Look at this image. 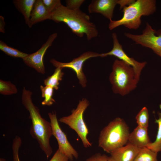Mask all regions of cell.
I'll return each instance as SVG.
<instances>
[{
	"label": "cell",
	"mask_w": 161,
	"mask_h": 161,
	"mask_svg": "<svg viewBox=\"0 0 161 161\" xmlns=\"http://www.w3.org/2000/svg\"><path fill=\"white\" fill-rule=\"evenodd\" d=\"M50 20L57 23H65L73 33L79 37L85 35L88 40L98 35L95 25L80 9L71 10L62 4L52 13Z\"/></svg>",
	"instance_id": "2"
},
{
	"label": "cell",
	"mask_w": 161,
	"mask_h": 161,
	"mask_svg": "<svg viewBox=\"0 0 161 161\" xmlns=\"http://www.w3.org/2000/svg\"><path fill=\"white\" fill-rule=\"evenodd\" d=\"M0 49L7 55L14 58L23 59L28 54L9 46L2 41H0Z\"/></svg>",
	"instance_id": "21"
},
{
	"label": "cell",
	"mask_w": 161,
	"mask_h": 161,
	"mask_svg": "<svg viewBox=\"0 0 161 161\" xmlns=\"http://www.w3.org/2000/svg\"><path fill=\"white\" fill-rule=\"evenodd\" d=\"M108 161H115L111 156L109 157Z\"/></svg>",
	"instance_id": "31"
},
{
	"label": "cell",
	"mask_w": 161,
	"mask_h": 161,
	"mask_svg": "<svg viewBox=\"0 0 161 161\" xmlns=\"http://www.w3.org/2000/svg\"><path fill=\"white\" fill-rule=\"evenodd\" d=\"M155 0H137L123 8L122 18L117 20L110 21V30L121 25L129 29H136L140 25L141 17L153 14L156 9Z\"/></svg>",
	"instance_id": "3"
},
{
	"label": "cell",
	"mask_w": 161,
	"mask_h": 161,
	"mask_svg": "<svg viewBox=\"0 0 161 161\" xmlns=\"http://www.w3.org/2000/svg\"><path fill=\"white\" fill-rule=\"evenodd\" d=\"M35 1V0H15L13 1L15 6L23 16L25 23L28 26Z\"/></svg>",
	"instance_id": "16"
},
{
	"label": "cell",
	"mask_w": 161,
	"mask_h": 161,
	"mask_svg": "<svg viewBox=\"0 0 161 161\" xmlns=\"http://www.w3.org/2000/svg\"><path fill=\"white\" fill-rule=\"evenodd\" d=\"M128 143L140 148L147 147L151 143L148 135V128L138 126L130 133Z\"/></svg>",
	"instance_id": "14"
},
{
	"label": "cell",
	"mask_w": 161,
	"mask_h": 161,
	"mask_svg": "<svg viewBox=\"0 0 161 161\" xmlns=\"http://www.w3.org/2000/svg\"><path fill=\"white\" fill-rule=\"evenodd\" d=\"M41 91V96L44 98V100L41 102L42 105L50 106L52 105L55 100L52 97L54 89L51 87L42 85L40 86Z\"/></svg>",
	"instance_id": "20"
},
{
	"label": "cell",
	"mask_w": 161,
	"mask_h": 161,
	"mask_svg": "<svg viewBox=\"0 0 161 161\" xmlns=\"http://www.w3.org/2000/svg\"><path fill=\"white\" fill-rule=\"evenodd\" d=\"M52 128V135L56 138L58 144V149L70 160L77 159L78 154L68 140L66 136L60 127L55 112L48 113Z\"/></svg>",
	"instance_id": "8"
},
{
	"label": "cell",
	"mask_w": 161,
	"mask_h": 161,
	"mask_svg": "<svg viewBox=\"0 0 161 161\" xmlns=\"http://www.w3.org/2000/svg\"><path fill=\"white\" fill-rule=\"evenodd\" d=\"M52 14L47 9L42 0H35L32 11L29 27L34 24L47 19H51Z\"/></svg>",
	"instance_id": "15"
},
{
	"label": "cell",
	"mask_w": 161,
	"mask_h": 161,
	"mask_svg": "<svg viewBox=\"0 0 161 161\" xmlns=\"http://www.w3.org/2000/svg\"><path fill=\"white\" fill-rule=\"evenodd\" d=\"M32 92L24 87L21 96L22 102L29 112L31 121L30 134L37 141L41 149L48 159L52 153L50 143V138L52 135L50 123L41 117L39 109L32 102Z\"/></svg>",
	"instance_id": "1"
},
{
	"label": "cell",
	"mask_w": 161,
	"mask_h": 161,
	"mask_svg": "<svg viewBox=\"0 0 161 161\" xmlns=\"http://www.w3.org/2000/svg\"><path fill=\"white\" fill-rule=\"evenodd\" d=\"M47 10L51 14L62 4L60 0H42Z\"/></svg>",
	"instance_id": "25"
},
{
	"label": "cell",
	"mask_w": 161,
	"mask_h": 161,
	"mask_svg": "<svg viewBox=\"0 0 161 161\" xmlns=\"http://www.w3.org/2000/svg\"><path fill=\"white\" fill-rule=\"evenodd\" d=\"M98 57H100V54L92 51H87L69 62H60L54 59H51L50 62L56 68L60 67L62 69L67 68L73 70L76 74L80 83L83 87L84 88L86 86L87 80L83 70V64L90 58Z\"/></svg>",
	"instance_id": "9"
},
{
	"label": "cell",
	"mask_w": 161,
	"mask_h": 161,
	"mask_svg": "<svg viewBox=\"0 0 161 161\" xmlns=\"http://www.w3.org/2000/svg\"><path fill=\"white\" fill-rule=\"evenodd\" d=\"M62 69L60 67L56 68L51 75L44 80V83L45 86H49L54 89L57 90L58 89L59 81L62 80L64 75V73L62 71Z\"/></svg>",
	"instance_id": "17"
},
{
	"label": "cell",
	"mask_w": 161,
	"mask_h": 161,
	"mask_svg": "<svg viewBox=\"0 0 161 161\" xmlns=\"http://www.w3.org/2000/svg\"><path fill=\"white\" fill-rule=\"evenodd\" d=\"M5 23L4 21V18L2 16H0V32H1L4 33V26Z\"/></svg>",
	"instance_id": "30"
},
{
	"label": "cell",
	"mask_w": 161,
	"mask_h": 161,
	"mask_svg": "<svg viewBox=\"0 0 161 161\" xmlns=\"http://www.w3.org/2000/svg\"><path fill=\"white\" fill-rule=\"evenodd\" d=\"M130 133L129 127L124 120L117 117L101 131L98 146L105 151L110 154L127 143Z\"/></svg>",
	"instance_id": "4"
},
{
	"label": "cell",
	"mask_w": 161,
	"mask_h": 161,
	"mask_svg": "<svg viewBox=\"0 0 161 161\" xmlns=\"http://www.w3.org/2000/svg\"><path fill=\"white\" fill-rule=\"evenodd\" d=\"M157 154L147 147L141 148L134 161H158Z\"/></svg>",
	"instance_id": "19"
},
{
	"label": "cell",
	"mask_w": 161,
	"mask_h": 161,
	"mask_svg": "<svg viewBox=\"0 0 161 161\" xmlns=\"http://www.w3.org/2000/svg\"><path fill=\"white\" fill-rule=\"evenodd\" d=\"M69 158L58 149L49 161H68Z\"/></svg>",
	"instance_id": "28"
},
{
	"label": "cell",
	"mask_w": 161,
	"mask_h": 161,
	"mask_svg": "<svg viewBox=\"0 0 161 161\" xmlns=\"http://www.w3.org/2000/svg\"><path fill=\"white\" fill-rule=\"evenodd\" d=\"M124 35L136 44L151 49L161 57V29L156 31L147 23L142 34L134 35L125 32Z\"/></svg>",
	"instance_id": "7"
},
{
	"label": "cell",
	"mask_w": 161,
	"mask_h": 161,
	"mask_svg": "<svg viewBox=\"0 0 161 161\" xmlns=\"http://www.w3.org/2000/svg\"><path fill=\"white\" fill-rule=\"evenodd\" d=\"M149 115L147 108L144 107L139 112L135 119L138 126L148 128Z\"/></svg>",
	"instance_id": "23"
},
{
	"label": "cell",
	"mask_w": 161,
	"mask_h": 161,
	"mask_svg": "<svg viewBox=\"0 0 161 161\" xmlns=\"http://www.w3.org/2000/svg\"><path fill=\"white\" fill-rule=\"evenodd\" d=\"M18 89L16 86L9 81L0 80V93L5 95H10L17 93Z\"/></svg>",
	"instance_id": "22"
},
{
	"label": "cell",
	"mask_w": 161,
	"mask_h": 161,
	"mask_svg": "<svg viewBox=\"0 0 161 161\" xmlns=\"http://www.w3.org/2000/svg\"><path fill=\"white\" fill-rule=\"evenodd\" d=\"M0 161H6V160L4 158H0Z\"/></svg>",
	"instance_id": "32"
},
{
	"label": "cell",
	"mask_w": 161,
	"mask_h": 161,
	"mask_svg": "<svg viewBox=\"0 0 161 161\" xmlns=\"http://www.w3.org/2000/svg\"><path fill=\"white\" fill-rule=\"evenodd\" d=\"M21 143V138L16 136L13 140L12 146L13 161H21L19 157V151Z\"/></svg>",
	"instance_id": "24"
},
{
	"label": "cell",
	"mask_w": 161,
	"mask_h": 161,
	"mask_svg": "<svg viewBox=\"0 0 161 161\" xmlns=\"http://www.w3.org/2000/svg\"><path fill=\"white\" fill-rule=\"evenodd\" d=\"M112 68L109 79L114 93L124 96L136 88L139 81L132 67L116 59L114 62Z\"/></svg>",
	"instance_id": "5"
},
{
	"label": "cell",
	"mask_w": 161,
	"mask_h": 161,
	"mask_svg": "<svg viewBox=\"0 0 161 161\" xmlns=\"http://www.w3.org/2000/svg\"><path fill=\"white\" fill-rule=\"evenodd\" d=\"M118 0H93L88 6L89 13H100L111 20Z\"/></svg>",
	"instance_id": "12"
},
{
	"label": "cell",
	"mask_w": 161,
	"mask_h": 161,
	"mask_svg": "<svg viewBox=\"0 0 161 161\" xmlns=\"http://www.w3.org/2000/svg\"><path fill=\"white\" fill-rule=\"evenodd\" d=\"M89 105L88 100L83 99L79 101L76 108L72 111L71 114L61 117L58 120L75 131L86 148L92 146V143L87 139L89 130L83 119L84 113Z\"/></svg>",
	"instance_id": "6"
},
{
	"label": "cell",
	"mask_w": 161,
	"mask_h": 161,
	"mask_svg": "<svg viewBox=\"0 0 161 161\" xmlns=\"http://www.w3.org/2000/svg\"><path fill=\"white\" fill-rule=\"evenodd\" d=\"M140 148L128 143L125 145L117 148L110 154L115 161H134Z\"/></svg>",
	"instance_id": "13"
},
{
	"label": "cell",
	"mask_w": 161,
	"mask_h": 161,
	"mask_svg": "<svg viewBox=\"0 0 161 161\" xmlns=\"http://www.w3.org/2000/svg\"><path fill=\"white\" fill-rule=\"evenodd\" d=\"M56 32L50 35L46 41L35 52L28 54L22 59L24 63L27 66L35 69L39 73L44 74L45 68L43 62L44 55L47 49L51 46L57 36Z\"/></svg>",
	"instance_id": "11"
},
{
	"label": "cell",
	"mask_w": 161,
	"mask_h": 161,
	"mask_svg": "<svg viewBox=\"0 0 161 161\" xmlns=\"http://www.w3.org/2000/svg\"><path fill=\"white\" fill-rule=\"evenodd\" d=\"M108 157L105 154L98 153L87 158L86 161H108Z\"/></svg>",
	"instance_id": "27"
},
{
	"label": "cell",
	"mask_w": 161,
	"mask_h": 161,
	"mask_svg": "<svg viewBox=\"0 0 161 161\" xmlns=\"http://www.w3.org/2000/svg\"><path fill=\"white\" fill-rule=\"evenodd\" d=\"M160 111L158 112V118L156 119L155 123L158 125V129L156 138L153 143L149 144L147 146L148 148L154 152L158 153L161 151V105L160 106Z\"/></svg>",
	"instance_id": "18"
},
{
	"label": "cell",
	"mask_w": 161,
	"mask_h": 161,
	"mask_svg": "<svg viewBox=\"0 0 161 161\" xmlns=\"http://www.w3.org/2000/svg\"><path fill=\"white\" fill-rule=\"evenodd\" d=\"M113 47L109 52L100 54V57H104L109 55L114 56L121 61L130 65L134 69L136 77L139 81L141 72L147 64L146 62H140L135 60L133 58L130 57L123 50L122 45L118 40L116 34H112Z\"/></svg>",
	"instance_id": "10"
},
{
	"label": "cell",
	"mask_w": 161,
	"mask_h": 161,
	"mask_svg": "<svg viewBox=\"0 0 161 161\" xmlns=\"http://www.w3.org/2000/svg\"><path fill=\"white\" fill-rule=\"evenodd\" d=\"M134 1V0H118V4L120 5V9H123Z\"/></svg>",
	"instance_id": "29"
},
{
	"label": "cell",
	"mask_w": 161,
	"mask_h": 161,
	"mask_svg": "<svg viewBox=\"0 0 161 161\" xmlns=\"http://www.w3.org/2000/svg\"><path fill=\"white\" fill-rule=\"evenodd\" d=\"M85 1L84 0H67L65 1L66 4V6L71 10L79 9Z\"/></svg>",
	"instance_id": "26"
}]
</instances>
